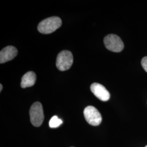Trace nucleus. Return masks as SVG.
Here are the masks:
<instances>
[{"mask_svg": "<svg viewBox=\"0 0 147 147\" xmlns=\"http://www.w3.org/2000/svg\"><path fill=\"white\" fill-rule=\"evenodd\" d=\"M62 23L59 17H50L41 21L38 26V30L42 34H50L61 26Z\"/></svg>", "mask_w": 147, "mask_h": 147, "instance_id": "obj_1", "label": "nucleus"}, {"mask_svg": "<svg viewBox=\"0 0 147 147\" xmlns=\"http://www.w3.org/2000/svg\"><path fill=\"white\" fill-rule=\"evenodd\" d=\"M30 121L33 126L39 127L42 124L44 119L42 105L39 102H36L32 105L30 110Z\"/></svg>", "mask_w": 147, "mask_h": 147, "instance_id": "obj_2", "label": "nucleus"}, {"mask_svg": "<svg viewBox=\"0 0 147 147\" xmlns=\"http://www.w3.org/2000/svg\"><path fill=\"white\" fill-rule=\"evenodd\" d=\"M73 63L72 53L68 50H63L58 54L56 64L58 70L63 71L70 68Z\"/></svg>", "mask_w": 147, "mask_h": 147, "instance_id": "obj_3", "label": "nucleus"}, {"mask_svg": "<svg viewBox=\"0 0 147 147\" xmlns=\"http://www.w3.org/2000/svg\"><path fill=\"white\" fill-rule=\"evenodd\" d=\"M105 47L112 52L119 53L124 49V44L120 37L116 34H109L104 39Z\"/></svg>", "mask_w": 147, "mask_h": 147, "instance_id": "obj_4", "label": "nucleus"}, {"mask_svg": "<svg viewBox=\"0 0 147 147\" xmlns=\"http://www.w3.org/2000/svg\"><path fill=\"white\" fill-rule=\"evenodd\" d=\"M84 117L88 123L93 126L100 125L102 121V117L99 111L95 107L88 106L84 109Z\"/></svg>", "mask_w": 147, "mask_h": 147, "instance_id": "obj_5", "label": "nucleus"}, {"mask_svg": "<svg viewBox=\"0 0 147 147\" xmlns=\"http://www.w3.org/2000/svg\"><path fill=\"white\" fill-rule=\"evenodd\" d=\"M90 90L93 94L99 100L107 101L110 99V93L102 84L94 83L90 86Z\"/></svg>", "mask_w": 147, "mask_h": 147, "instance_id": "obj_6", "label": "nucleus"}, {"mask_svg": "<svg viewBox=\"0 0 147 147\" xmlns=\"http://www.w3.org/2000/svg\"><path fill=\"white\" fill-rule=\"evenodd\" d=\"M18 54L16 47L13 46H8L3 49L0 52V63H5L12 60Z\"/></svg>", "mask_w": 147, "mask_h": 147, "instance_id": "obj_7", "label": "nucleus"}, {"mask_svg": "<svg viewBox=\"0 0 147 147\" xmlns=\"http://www.w3.org/2000/svg\"><path fill=\"white\" fill-rule=\"evenodd\" d=\"M36 75L33 71H28L25 74L21 79V87L23 88L30 87L35 84Z\"/></svg>", "mask_w": 147, "mask_h": 147, "instance_id": "obj_8", "label": "nucleus"}, {"mask_svg": "<svg viewBox=\"0 0 147 147\" xmlns=\"http://www.w3.org/2000/svg\"><path fill=\"white\" fill-rule=\"evenodd\" d=\"M63 123L62 119L58 118L56 116H53L49 121V126L51 128H56L60 126Z\"/></svg>", "mask_w": 147, "mask_h": 147, "instance_id": "obj_9", "label": "nucleus"}, {"mask_svg": "<svg viewBox=\"0 0 147 147\" xmlns=\"http://www.w3.org/2000/svg\"><path fill=\"white\" fill-rule=\"evenodd\" d=\"M141 65L144 70L147 72V56L142 58L141 61Z\"/></svg>", "mask_w": 147, "mask_h": 147, "instance_id": "obj_10", "label": "nucleus"}, {"mask_svg": "<svg viewBox=\"0 0 147 147\" xmlns=\"http://www.w3.org/2000/svg\"><path fill=\"white\" fill-rule=\"evenodd\" d=\"M0 87H1V88H0V92H1V91H2V88H3V87H2V84H0Z\"/></svg>", "mask_w": 147, "mask_h": 147, "instance_id": "obj_11", "label": "nucleus"}, {"mask_svg": "<svg viewBox=\"0 0 147 147\" xmlns=\"http://www.w3.org/2000/svg\"><path fill=\"white\" fill-rule=\"evenodd\" d=\"M147 147V146H146V147Z\"/></svg>", "mask_w": 147, "mask_h": 147, "instance_id": "obj_12", "label": "nucleus"}, {"mask_svg": "<svg viewBox=\"0 0 147 147\" xmlns=\"http://www.w3.org/2000/svg\"></svg>", "mask_w": 147, "mask_h": 147, "instance_id": "obj_13", "label": "nucleus"}]
</instances>
